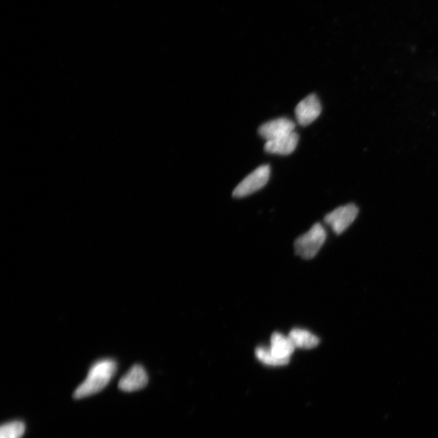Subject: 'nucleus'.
I'll list each match as a JSON object with an SVG mask.
<instances>
[{
    "mask_svg": "<svg viewBox=\"0 0 438 438\" xmlns=\"http://www.w3.org/2000/svg\"><path fill=\"white\" fill-rule=\"evenodd\" d=\"M116 371L117 363L112 359H103L95 362L89 369L86 378L74 392L73 397L80 399L102 392L112 379Z\"/></svg>",
    "mask_w": 438,
    "mask_h": 438,
    "instance_id": "obj_1",
    "label": "nucleus"
},
{
    "mask_svg": "<svg viewBox=\"0 0 438 438\" xmlns=\"http://www.w3.org/2000/svg\"><path fill=\"white\" fill-rule=\"evenodd\" d=\"M326 239V232L323 225L314 224L312 228L295 241V251L297 255L304 259H312L323 246Z\"/></svg>",
    "mask_w": 438,
    "mask_h": 438,
    "instance_id": "obj_2",
    "label": "nucleus"
},
{
    "mask_svg": "<svg viewBox=\"0 0 438 438\" xmlns=\"http://www.w3.org/2000/svg\"><path fill=\"white\" fill-rule=\"evenodd\" d=\"M270 176V166L263 165L257 168L250 175L243 179L235 188L233 196L238 198L250 196L266 186Z\"/></svg>",
    "mask_w": 438,
    "mask_h": 438,
    "instance_id": "obj_3",
    "label": "nucleus"
},
{
    "mask_svg": "<svg viewBox=\"0 0 438 438\" xmlns=\"http://www.w3.org/2000/svg\"><path fill=\"white\" fill-rule=\"evenodd\" d=\"M359 210L354 204L342 205L331 211L325 217V221L330 225L337 235L344 232L357 218Z\"/></svg>",
    "mask_w": 438,
    "mask_h": 438,
    "instance_id": "obj_4",
    "label": "nucleus"
},
{
    "mask_svg": "<svg viewBox=\"0 0 438 438\" xmlns=\"http://www.w3.org/2000/svg\"><path fill=\"white\" fill-rule=\"evenodd\" d=\"M295 117L298 123L307 126L314 122L321 113V105L315 94H310L295 108Z\"/></svg>",
    "mask_w": 438,
    "mask_h": 438,
    "instance_id": "obj_5",
    "label": "nucleus"
},
{
    "mask_svg": "<svg viewBox=\"0 0 438 438\" xmlns=\"http://www.w3.org/2000/svg\"><path fill=\"white\" fill-rule=\"evenodd\" d=\"M295 123L287 118H279L262 124L258 133L266 141L279 139L295 131Z\"/></svg>",
    "mask_w": 438,
    "mask_h": 438,
    "instance_id": "obj_6",
    "label": "nucleus"
},
{
    "mask_svg": "<svg viewBox=\"0 0 438 438\" xmlns=\"http://www.w3.org/2000/svg\"><path fill=\"white\" fill-rule=\"evenodd\" d=\"M148 382L149 378L144 367L135 365L120 379L119 388L125 392H133L146 387Z\"/></svg>",
    "mask_w": 438,
    "mask_h": 438,
    "instance_id": "obj_7",
    "label": "nucleus"
},
{
    "mask_svg": "<svg viewBox=\"0 0 438 438\" xmlns=\"http://www.w3.org/2000/svg\"><path fill=\"white\" fill-rule=\"evenodd\" d=\"M270 350L272 354L288 365L290 361L295 347L289 336H285L281 333H273L271 339Z\"/></svg>",
    "mask_w": 438,
    "mask_h": 438,
    "instance_id": "obj_8",
    "label": "nucleus"
},
{
    "mask_svg": "<svg viewBox=\"0 0 438 438\" xmlns=\"http://www.w3.org/2000/svg\"><path fill=\"white\" fill-rule=\"evenodd\" d=\"M299 136L295 131L279 139L266 142L265 150L279 155H291L298 145Z\"/></svg>",
    "mask_w": 438,
    "mask_h": 438,
    "instance_id": "obj_9",
    "label": "nucleus"
},
{
    "mask_svg": "<svg viewBox=\"0 0 438 438\" xmlns=\"http://www.w3.org/2000/svg\"><path fill=\"white\" fill-rule=\"evenodd\" d=\"M295 348H302V349H312L318 346L320 340L309 330L303 329H293L290 331L288 335Z\"/></svg>",
    "mask_w": 438,
    "mask_h": 438,
    "instance_id": "obj_10",
    "label": "nucleus"
},
{
    "mask_svg": "<svg viewBox=\"0 0 438 438\" xmlns=\"http://www.w3.org/2000/svg\"><path fill=\"white\" fill-rule=\"evenodd\" d=\"M25 432L22 421L15 420L4 424L0 429V438H21Z\"/></svg>",
    "mask_w": 438,
    "mask_h": 438,
    "instance_id": "obj_11",
    "label": "nucleus"
},
{
    "mask_svg": "<svg viewBox=\"0 0 438 438\" xmlns=\"http://www.w3.org/2000/svg\"><path fill=\"white\" fill-rule=\"evenodd\" d=\"M257 360L269 366H283L285 363L274 356L269 347H258L255 350Z\"/></svg>",
    "mask_w": 438,
    "mask_h": 438,
    "instance_id": "obj_12",
    "label": "nucleus"
}]
</instances>
